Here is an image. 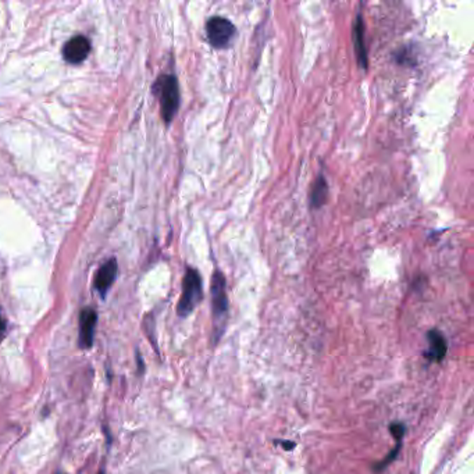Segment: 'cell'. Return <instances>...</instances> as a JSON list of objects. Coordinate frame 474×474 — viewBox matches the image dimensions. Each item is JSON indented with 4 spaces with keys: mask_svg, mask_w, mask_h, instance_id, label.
Listing matches in <instances>:
<instances>
[{
    "mask_svg": "<svg viewBox=\"0 0 474 474\" xmlns=\"http://www.w3.org/2000/svg\"><path fill=\"white\" fill-rule=\"evenodd\" d=\"M229 296H227V284L226 277L220 270H215L212 278V310H213V329H215V343L220 341L223 333L227 327L229 320Z\"/></svg>",
    "mask_w": 474,
    "mask_h": 474,
    "instance_id": "obj_1",
    "label": "cell"
},
{
    "mask_svg": "<svg viewBox=\"0 0 474 474\" xmlns=\"http://www.w3.org/2000/svg\"><path fill=\"white\" fill-rule=\"evenodd\" d=\"M203 299V285L198 270L188 267L182 280V294L177 306L180 317H188Z\"/></svg>",
    "mask_w": 474,
    "mask_h": 474,
    "instance_id": "obj_2",
    "label": "cell"
},
{
    "mask_svg": "<svg viewBox=\"0 0 474 474\" xmlns=\"http://www.w3.org/2000/svg\"><path fill=\"white\" fill-rule=\"evenodd\" d=\"M155 92L160 101V112L166 124L175 117L180 108V87L174 76H161L155 84Z\"/></svg>",
    "mask_w": 474,
    "mask_h": 474,
    "instance_id": "obj_3",
    "label": "cell"
},
{
    "mask_svg": "<svg viewBox=\"0 0 474 474\" xmlns=\"http://www.w3.org/2000/svg\"><path fill=\"white\" fill-rule=\"evenodd\" d=\"M206 35L215 49H227L237 35V28L229 18L215 15L206 22Z\"/></svg>",
    "mask_w": 474,
    "mask_h": 474,
    "instance_id": "obj_4",
    "label": "cell"
},
{
    "mask_svg": "<svg viewBox=\"0 0 474 474\" xmlns=\"http://www.w3.org/2000/svg\"><path fill=\"white\" fill-rule=\"evenodd\" d=\"M98 315L94 309L85 308L80 315V347L82 350H89L94 347L95 329H96Z\"/></svg>",
    "mask_w": 474,
    "mask_h": 474,
    "instance_id": "obj_5",
    "label": "cell"
},
{
    "mask_svg": "<svg viewBox=\"0 0 474 474\" xmlns=\"http://www.w3.org/2000/svg\"><path fill=\"white\" fill-rule=\"evenodd\" d=\"M89 50H91L89 41L82 35H77L64 45L63 56L69 63L80 64L88 57Z\"/></svg>",
    "mask_w": 474,
    "mask_h": 474,
    "instance_id": "obj_6",
    "label": "cell"
},
{
    "mask_svg": "<svg viewBox=\"0 0 474 474\" xmlns=\"http://www.w3.org/2000/svg\"><path fill=\"white\" fill-rule=\"evenodd\" d=\"M427 343L429 348L426 352V357L431 361L441 363L448 352V344L443 333H440L438 330H430L427 333Z\"/></svg>",
    "mask_w": 474,
    "mask_h": 474,
    "instance_id": "obj_7",
    "label": "cell"
},
{
    "mask_svg": "<svg viewBox=\"0 0 474 474\" xmlns=\"http://www.w3.org/2000/svg\"><path fill=\"white\" fill-rule=\"evenodd\" d=\"M116 275H117V261H116V259L109 260L108 263H105L99 268V271L95 277V288L102 296H105L106 292L110 289L112 284L116 280Z\"/></svg>",
    "mask_w": 474,
    "mask_h": 474,
    "instance_id": "obj_8",
    "label": "cell"
},
{
    "mask_svg": "<svg viewBox=\"0 0 474 474\" xmlns=\"http://www.w3.org/2000/svg\"><path fill=\"white\" fill-rule=\"evenodd\" d=\"M354 43H355V53L357 63L361 69H367V50L364 43V20L359 13L356 17L354 25Z\"/></svg>",
    "mask_w": 474,
    "mask_h": 474,
    "instance_id": "obj_9",
    "label": "cell"
},
{
    "mask_svg": "<svg viewBox=\"0 0 474 474\" xmlns=\"http://www.w3.org/2000/svg\"><path fill=\"white\" fill-rule=\"evenodd\" d=\"M327 199H329V185L324 177L320 175L317 177L310 192V206L313 209H319L327 202Z\"/></svg>",
    "mask_w": 474,
    "mask_h": 474,
    "instance_id": "obj_10",
    "label": "cell"
},
{
    "mask_svg": "<svg viewBox=\"0 0 474 474\" xmlns=\"http://www.w3.org/2000/svg\"><path fill=\"white\" fill-rule=\"evenodd\" d=\"M401 447H402V440H398V441H396V445L392 448V451H391L381 462H378L375 466H373V471H374L375 473H381L384 469H387V468L396 459V457L399 455Z\"/></svg>",
    "mask_w": 474,
    "mask_h": 474,
    "instance_id": "obj_11",
    "label": "cell"
},
{
    "mask_svg": "<svg viewBox=\"0 0 474 474\" xmlns=\"http://www.w3.org/2000/svg\"><path fill=\"white\" fill-rule=\"evenodd\" d=\"M389 431L392 434V437L395 438V441L398 440H403L405 434H406V426L401 422H394L391 426H389Z\"/></svg>",
    "mask_w": 474,
    "mask_h": 474,
    "instance_id": "obj_12",
    "label": "cell"
},
{
    "mask_svg": "<svg viewBox=\"0 0 474 474\" xmlns=\"http://www.w3.org/2000/svg\"><path fill=\"white\" fill-rule=\"evenodd\" d=\"M6 329H7L6 319L3 317V315H1V309H0V343L3 341V338H4V336H6Z\"/></svg>",
    "mask_w": 474,
    "mask_h": 474,
    "instance_id": "obj_13",
    "label": "cell"
},
{
    "mask_svg": "<svg viewBox=\"0 0 474 474\" xmlns=\"http://www.w3.org/2000/svg\"><path fill=\"white\" fill-rule=\"evenodd\" d=\"M275 443L280 444L282 448H285V451H292V450L295 448V445H296V444L292 443V441H291V443H287V441H275Z\"/></svg>",
    "mask_w": 474,
    "mask_h": 474,
    "instance_id": "obj_14",
    "label": "cell"
},
{
    "mask_svg": "<svg viewBox=\"0 0 474 474\" xmlns=\"http://www.w3.org/2000/svg\"><path fill=\"white\" fill-rule=\"evenodd\" d=\"M101 474H105V473H103V472H101Z\"/></svg>",
    "mask_w": 474,
    "mask_h": 474,
    "instance_id": "obj_15",
    "label": "cell"
}]
</instances>
